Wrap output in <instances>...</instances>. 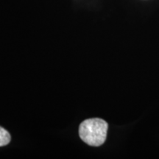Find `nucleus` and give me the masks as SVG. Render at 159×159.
Here are the masks:
<instances>
[{
	"mask_svg": "<svg viewBox=\"0 0 159 159\" xmlns=\"http://www.w3.org/2000/svg\"><path fill=\"white\" fill-rule=\"evenodd\" d=\"M108 123L102 119H89L80 125L79 136L85 144L99 147L106 140Z\"/></svg>",
	"mask_w": 159,
	"mask_h": 159,
	"instance_id": "1",
	"label": "nucleus"
},
{
	"mask_svg": "<svg viewBox=\"0 0 159 159\" xmlns=\"http://www.w3.org/2000/svg\"><path fill=\"white\" fill-rule=\"evenodd\" d=\"M11 135L5 128L0 127V147L6 146L11 142Z\"/></svg>",
	"mask_w": 159,
	"mask_h": 159,
	"instance_id": "2",
	"label": "nucleus"
}]
</instances>
